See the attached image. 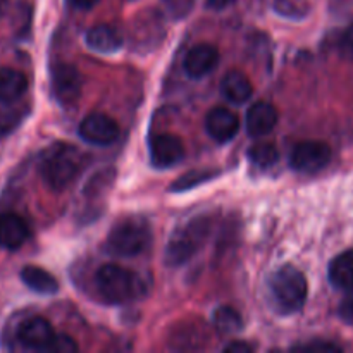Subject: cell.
Wrapping results in <instances>:
<instances>
[{
    "label": "cell",
    "instance_id": "15",
    "mask_svg": "<svg viewBox=\"0 0 353 353\" xmlns=\"http://www.w3.org/2000/svg\"><path fill=\"white\" fill-rule=\"evenodd\" d=\"M123 34L110 24H97L86 33V45L99 54H114L123 47Z\"/></svg>",
    "mask_w": 353,
    "mask_h": 353
},
{
    "label": "cell",
    "instance_id": "1",
    "mask_svg": "<svg viewBox=\"0 0 353 353\" xmlns=\"http://www.w3.org/2000/svg\"><path fill=\"white\" fill-rule=\"evenodd\" d=\"M269 295L279 314H295L303 309L309 296V283L305 274L293 265H283L269 278Z\"/></svg>",
    "mask_w": 353,
    "mask_h": 353
},
{
    "label": "cell",
    "instance_id": "25",
    "mask_svg": "<svg viewBox=\"0 0 353 353\" xmlns=\"http://www.w3.org/2000/svg\"><path fill=\"white\" fill-rule=\"evenodd\" d=\"M295 350H305V352H340L341 348L338 345L326 343V341H319V343H310V345H300V347H295Z\"/></svg>",
    "mask_w": 353,
    "mask_h": 353
},
{
    "label": "cell",
    "instance_id": "16",
    "mask_svg": "<svg viewBox=\"0 0 353 353\" xmlns=\"http://www.w3.org/2000/svg\"><path fill=\"white\" fill-rule=\"evenodd\" d=\"M221 92L234 105L248 102L254 95V85L250 78L241 71H230L221 81Z\"/></svg>",
    "mask_w": 353,
    "mask_h": 353
},
{
    "label": "cell",
    "instance_id": "26",
    "mask_svg": "<svg viewBox=\"0 0 353 353\" xmlns=\"http://www.w3.org/2000/svg\"><path fill=\"white\" fill-rule=\"evenodd\" d=\"M340 317L345 321V323L352 324L353 326V292H350V295L341 302Z\"/></svg>",
    "mask_w": 353,
    "mask_h": 353
},
{
    "label": "cell",
    "instance_id": "7",
    "mask_svg": "<svg viewBox=\"0 0 353 353\" xmlns=\"http://www.w3.org/2000/svg\"><path fill=\"white\" fill-rule=\"evenodd\" d=\"M79 137L90 145L107 147L119 138V124L116 119L102 112H92L79 124Z\"/></svg>",
    "mask_w": 353,
    "mask_h": 353
},
{
    "label": "cell",
    "instance_id": "21",
    "mask_svg": "<svg viewBox=\"0 0 353 353\" xmlns=\"http://www.w3.org/2000/svg\"><path fill=\"white\" fill-rule=\"evenodd\" d=\"M248 159L254 165L262 169L272 168L274 164H278L279 161V150L274 143H269V141H262V143L252 145V148L248 150Z\"/></svg>",
    "mask_w": 353,
    "mask_h": 353
},
{
    "label": "cell",
    "instance_id": "4",
    "mask_svg": "<svg viewBox=\"0 0 353 353\" xmlns=\"http://www.w3.org/2000/svg\"><path fill=\"white\" fill-rule=\"evenodd\" d=\"M209 233L210 219L205 216H199L179 226L169 238V243L165 247V264L169 268H178V265L186 264L203 247Z\"/></svg>",
    "mask_w": 353,
    "mask_h": 353
},
{
    "label": "cell",
    "instance_id": "23",
    "mask_svg": "<svg viewBox=\"0 0 353 353\" xmlns=\"http://www.w3.org/2000/svg\"><path fill=\"white\" fill-rule=\"evenodd\" d=\"M79 350L78 343L68 334H55L54 341L48 347V352L54 353H76Z\"/></svg>",
    "mask_w": 353,
    "mask_h": 353
},
{
    "label": "cell",
    "instance_id": "8",
    "mask_svg": "<svg viewBox=\"0 0 353 353\" xmlns=\"http://www.w3.org/2000/svg\"><path fill=\"white\" fill-rule=\"evenodd\" d=\"M52 88H54L55 99L62 105H72L81 95V74L72 64L61 62V64L55 65L54 72H52Z\"/></svg>",
    "mask_w": 353,
    "mask_h": 353
},
{
    "label": "cell",
    "instance_id": "3",
    "mask_svg": "<svg viewBox=\"0 0 353 353\" xmlns=\"http://www.w3.org/2000/svg\"><path fill=\"white\" fill-rule=\"evenodd\" d=\"M152 243V228L143 217L117 221L107 236V250L117 257H137Z\"/></svg>",
    "mask_w": 353,
    "mask_h": 353
},
{
    "label": "cell",
    "instance_id": "11",
    "mask_svg": "<svg viewBox=\"0 0 353 353\" xmlns=\"http://www.w3.org/2000/svg\"><path fill=\"white\" fill-rule=\"evenodd\" d=\"M219 57L221 55L216 45L199 43L190 48L183 65H185V71L190 78L200 79L216 69Z\"/></svg>",
    "mask_w": 353,
    "mask_h": 353
},
{
    "label": "cell",
    "instance_id": "27",
    "mask_svg": "<svg viewBox=\"0 0 353 353\" xmlns=\"http://www.w3.org/2000/svg\"><path fill=\"white\" fill-rule=\"evenodd\" d=\"M224 352L226 353H252L254 352V347L248 343H245V341H233V343H230L226 348H224Z\"/></svg>",
    "mask_w": 353,
    "mask_h": 353
},
{
    "label": "cell",
    "instance_id": "12",
    "mask_svg": "<svg viewBox=\"0 0 353 353\" xmlns=\"http://www.w3.org/2000/svg\"><path fill=\"white\" fill-rule=\"evenodd\" d=\"M205 130L219 143L233 140L240 130V119L228 107H214L205 116Z\"/></svg>",
    "mask_w": 353,
    "mask_h": 353
},
{
    "label": "cell",
    "instance_id": "6",
    "mask_svg": "<svg viewBox=\"0 0 353 353\" xmlns=\"http://www.w3.org/2000/svg\"><path fill=\"white\" fill-rule=\"evenodd\" d=\"M331 161V147L321 140H303L295 145L290 164L295 171L314 174L326 168Z\"/></svg>",
    "mask_w": 353,
    "mask_h": 353
},
{
    "label": "cell",
    "instance_id": "20",
    "mask_svg": "<svg viewBox=\"0 0 353 353\" xmlns=\"http://www.w3.org/2000/svg\"><path fill=\"white\" fill-rule=\"evenodd\" d=\"M212 321L216 330L223 334H234L243 330V319H241L240 312L230 305L217 307L214 310Z\"/></svg>",
    "mask_w": 353,
    "mask_h": 353
},
{
    "label": "cell",
    "instance_id": "18",
    "mask_svg": "<svg viewBox=\"0 0 353 353\" xmlns=\"http://www.w3.org/2000/svg\"><path fill=\"white\" fill-rule=\"evenodd\" d=\"M21 279L38 295H54L59 292V283L54 276L38 265H26L21 271Z\"/></svg>",
    "mask_w": 353,
    "mask_h": 353
},
{
    "label": "cell",
    "instance_id": "22",
    "mask_svg": "<svg viewBox=\"0 0 353 353\" xmlns=\"http://www.w3.org/2000/svg\"><path fill=\"white\" fill-rule=\"evenodd\" d=\"M214 176H217V171H205V169H202V171L186 172V174L181 176L178 181L172 183L171 190L172 192H185V190L195 188V186L209 181V179L214 178Z\"/></svg>",
    "mask_w": 353,
    "mask_h": 353
},
{
    "label": "cell",
    "instance_id": "19",
    "mask_svg": "<svg viewBox=\"0 0 353 353\" xmlns=\"http://www.w3.org/2000/svg\"><path fill=\"white\" fill-rule=\"evenodd\" d=\"M330 281L338 290L353 292V248L333 259L330 264Z\"/></svg>",
    "mask_w": 353,
    "mask_h": 353
},
{
    "label": "cell",
    "instance_id": "17",
    "mask_svg": "<svg viewBox=\"0 0 353 353\" xmlns=\"http://www.w3.org/2000/svg\"><path fill=\"white\" fill-rule=\"evenodd\" d=\"M28 78L14 68H0V102L14 103L26 93Z\"/></svg>",
    "mask_w": 353,
    "mask_h": 353
},
{
    "label": "cell",
    "instance_id": "24",
    "mask_svg": "<svg viewBox=\"0 0 353 353\" xmlns=\"http://www.w3.org/2000/svg\"><path fill=\"white\" fill-rule=\"evenodd\" d=\"M336 48L345 59H353V24L341 31L336 41Z\"/></svg>",
    "mask_w": 353,
    "mask_h": 353
},
{
    "label": "cell",
    "instance_id": "13",
    "mask_svg": "<svg viewBox=\"0 0 353 353\" xmlns=\"http://www.w3.org/2000/svg\"><path fill=\"white\" fill-rule=\"evenodd\" d=\"M278 124V109L271 102H255L247 112V131L250 137H265Z\"/></svg>",
    "mask_w": 353,
    "mask_h": 353
},
{
    "label": "cell",
    "instance_id": "10",
    "mask_svg": "<svg viewBox=\"0 0 353 353\" xmlns=\"http://www.w3.org/2000/svg\"><path fill=\"white\" fill-rule=\"evenodd\" d=\"M54 338V327L43 317H30L21 324L17 331L19 343L30 350H48Z\"/></svg>",
    "mask_w": 353,
    "mask_h": 353
},
{
    "label": "cell",
    "instance_id": "14",
    "mask_svg": "<svg viewBox=\"0 0 353 353\" xmlns=\"http://www.w3.org/2000/svg\"><path fill=\"white\" fill-rule=\"evenodd\" d=\"M30 228L21 216L7 212L0 216V245L7 250H17L26 243Z\"/></svg>",
    "mask_w": 353,
    "mask_h": 353
},
{
    "label": "cell",
    "instance_id": "29",
    "mask_svg": "<svg viewBox=\"0 0 353 353\" xmlns=\"http://www.w3.org/2000/svg\"><path fill=\"white\" fill-rule=\"evenodd\" d=\"M234 0H207V3H209L212 9H226L228 6H231Z\"/></svg>",
    "mask_w": 353,
    "mask_h": 353
},
{
    "label": "cell",
    "instance_id": "28",
    "mask_svg": "<svg viewBox=\"0 0 353 353\" xmlns=\"http://www.w3.org/2000/svg\"><path fill=\"white\" fill-rule=\"evenodd\" d=\"M100 0H68L69 6L72 9H78V10H90L99 3Z\"/></svg>",
    "mask_w": 353,
    "mask_h": 353
},
{
    "label": "cell",
    "instance_id": "2",
    "mask_svg": "<svg viewBox=\"0 0 353 353\" xmlns=\"http://www.w3.org/2000/svg\"><path fill=\"white\" fill-rule=\"evenodd\" d=\"M83 168V154L72 145H52L40 162V174L50 190L68 188Z\"/></svg>",
    "mask_w": 353,
    "mask_h": 353
},
{
    "label": "cell",
    "instance_id": "5",
    "mask_svg": "<svg viewBox=\"0 0 353 353\" xmlns=\"http://www.w3.org/2000/svg\"><path fill=\"white\" fill-rule=\"evenodd\" d=\"M97 290L109 303H128L143 293V283L130 269L119 264H105L97 271Z\"/></svg>",
    "mask_w": 353,
    "mask_h": 353
},
{
    "label": "cell",
    "instance_id": "9",
    "mask_svg": "<svg viewBox=\"0 0 353 353\" xmlns=\"http://www.w3.org/2000/svg\"><path fill=\"white\" fill-rule=\"evenodd\" d=\"M185 157V145L174 134H155L150 140V161L157 169H168L179 164Z\"/></svg>",
    "mask_w": 353,
    "mask_h": 353
}]
</instances>
